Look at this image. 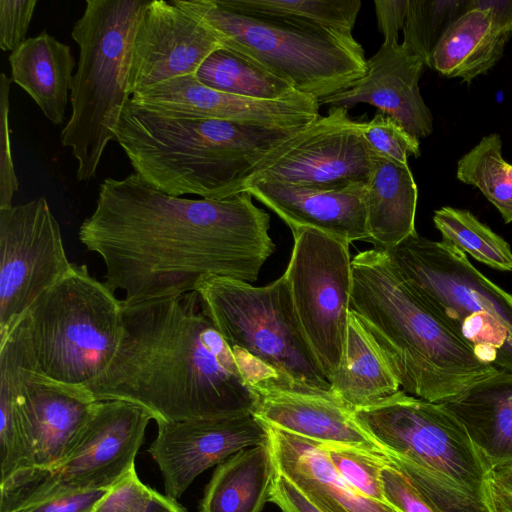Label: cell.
<instances>
[{"label": "cell", "instance_id": "cell-34", "mask_svg": "<svg viewBox=\"0 0 512 512\" xmlns=\"http://www.w3.org/2000/svg\"><path fill=\"white\" fill-rule=\"evenodd\" d=\"M468 6L469 0H409L402 43L428 66L436 45Z\"/></svg>", "mask_w": 512, "mask_h": 512}, {"label": "cell", "instance_id": "cell-39", "mask_svg": "<svg viewBox=\"0 0 512 512\" xmlns=\"http://www.w3.org/2000/svg\"><path fill=\"white\" fill-rule=\"evenodd\" d=\"M11 79L2 72L0 76V209L12 207L19 181L13 164L9 129V93Z\"/></svg>", "mask_w": 512, "mask_h": 512}, {"label": "cell", "instance_id": "cell-14", "mask_svg": "<svg viewBox=\"0 0 512 512\" xmlns=\"http://www.w3.org/2000/svg\"><path fill=\"white\" fill-rule=\"evenodd\" d=\"M377 156L362 134V122L352 120L346 108L331 107L327 115L265 155L248 174L243 192L263 182L311 187L367 184Z\"/></svg>", "mask_w": 512, "mask_h": 512}, {"label": "cell", "instance_id": "cell-18", "mask_svg": "<svg viewBox=\"0 0 512 512\" xmlns=\"http://www.w3.org/2000/svg\"><path fill=\"white\" fill-rule=\"evenodd\" d=\"M130 101L169 117L249 122L300 127L320 117L319 100L296 92L276 100L253 99L221 92L195 75L178 77L134 93Z\"/></svg>", "mask_w": 512, "mask_h": 512}, {"label": "cell", "instance_id": "cell-24", "mask_svg": "<svg viewBox=\"0 0 512 512\" xmlns=\"http://www.w3.org/2000/svg\"><path fill=\"white\" fill-rule=\"evenodd\" d=\"M11 80L54 125L64 121L76 62L70 46L46 31L27 38L9 56Z\"/></svg>", "mask_w": 512, "mask_h": 512}, {"label": "cell", "instance_id": "cell-17", "mask_svg": "<svg viewBox=\"0 0 512 512\" xmlns=\"http://www.w3.org/2000/svg\"><path fill=\"white\" fill-rule=\"evenodd\" d=\"M217 35L174 1H149L136 30L129 92L187 75L222 48Z\"/></svg>", "mask_w": 512, "mask_h": 512}, {"label": "cell", "instance_id": "cell-30", "mask_svg": "<svg viewBox=\"0 0 512 512\" xmlns=\"http://www.w3.org/2000/svg\"><path fill=\"white\" fill-rule=\"evenodd\" d=\"M456 177L478 188L506 224L512 222V164L503 158L498 133L484 136L458 160Z\"/></svg>", "mask_w": 512, "mask_h": 512}, {"label": "cell", "instance_id": "cell-8", "mask_svg": "<svg viewBox=\"0 0 512 512\" xmlns=\"http://www.w3.org/2000/svg\"><path fill=\"white\" fill-rule=\"evenodd\" d=\"M33 368L69 385L84 386L109 365L124 328V305L85 264L41 295L17 324Z\"/></svg>", "mask_w": 512, "mask_h": 512}, {"label": "cell", "instance_id": "cell-48", "mask_svg": "<svg viewBox=\"0 0 512 512\" xmlns=\"http://www.w3.org/2000/svg\"><path fill=\"white\" fill-rule=\"evenodd\" d=\"M167 512H187L178 502Z\"/></svg>", "mask_w": 512, "mask_h": 512}, {"label": "cell", "instance_id": "cell-21", "mask_svg": "<svg viewBox=\"0 0 512 512\" xmlns=\"http://www.w3.org/2000/svg\"><path fill=\"white\" fill-rule=\"evenodd\" d=\"M366 186L311 187L279 182L256 184L248 192L292 230L312 228L351 244L369 242Z\"/></svg>", "mask_w": 512, "mask_h": 512}, {"label": "cell", "instance_id": "cell-19", "mask_svg": "<svg viewBox=\"0 0 512 512\" xmlns=\"http://www.w3.org/2000/svg\"><path fill=\"white\" fill-rule=\"evenodd\" d=\"M254 415L269 427L319 443L382 449L354 420L353 409L330 390L310 389L273 376L251 384Z\"/></svg>", "mask_w": 512, "mask_h": 512}, {"label": "cell", "instance_id": "cell-42", "mask_svg": "<svg viewBox=\"0 0 512 512\" xmlns=\"http://www.w3.org/2000/svg\"><path fill=\"white\" fill-rule=\"evenodd\" d=\"M109 490H89L54 497L17 512H92Z\"/></svg>", "mask_w": 512, "mask_h": 512}, {"label": "cell", "instance_id": "cell-41", "mask_svg": "<svg viewBox=\"0 0 512 512\" xmlns=\"http://www.w3.org/2000/svg\"><path fill=\"white\" fill-rule=\"evenodd\" d=\"M37 0H0V48L14 51L26 39Z\"/></svg>", "mask_w": 512, "mask_h": 512}, {"label": "cell", "instance_id": "cell-40", "mask_svg": "<svg viewBox=\"0 0 512 512\" xmlns=\"http://www.w3.org/2000/svg\"><path fill=\"white\" fill-rule=\"evenodd\" d=\"M382 485L388 506L397 512H435L411 481L389 461L382 470Z\"/></svg>", "mask_w": 512, "mask_h": 512}, {"label": "cell", "instance_id": "cell-36", "mask_svg": "<svg viewBox=\"0 0 512 512\" xmlns=\"http://www.w3.org/2000/svg\"><path fill=\"white\" fill-rule=\"evenodd\" d=\"M339 475L359 494L387 505L382 485V470L388 459L383 449L321 443Z\"/></svg>", "mask_w": 512, "mask_h": 512}, {"label": "cell", "instance_id": "cell-12", "mask_svg": "<svg viewBox=\"0 0 512 512\" xmlns=\"http://www.w3.org/2000/svg\"><path fill=\"white\" fill-rule=\"evenodd\" d=\"M291 232L294 245L284 274L301 326L330 382L343 358L349 324L350 244L312 228Z\"/></svg>", "mask_w": 512, "mask_h": 512}, {"label": "cell", "instance_id": "cell-29", "mask_svg": "<svg viewBox=\"0 0 512 512\" xmlns=\"http://www.w3.org/2000/svg\"><path fill=\"white\" fill-rule=\"evenodd\" d=\"M195 76L215 90L253 99L276 100L298 92L254 60L224 47L213 52Z\"/></svg>", "mask_w": 512, "mask_h": 512}, {"label": "cell", "instance_id": "cell-28", "mask_svg": "<svg viewBox=\"0 0 512 512\" xmlns=\"http://www.w3.org/2000/svg\"><path fill=\"white\" fill-rule=\"evenodd\" d=\"M330 391L351 409L367 407L398 392L400 385L350 309L340 367Z\"/></svg>", "mask_w": 512, "mask_h": 512}, {"label": "cell", "instance_id": "cell-10", "mask_svg": "<svg viewBox=\"0 0 512 512\" xmlns=\"http://www.w3.org/2000/svg\"><path fill=\"white\" fill-rule=\"evenodd\" d=\"M152 416L121 400L96 401L68 454L49 469L19 471L0 484V512H17L50 498L107 489L135 468Z\"/></svg>", "mask_w": 512, "mask_h": 512}, {"label": "cell", "instance_id": "cell-47", "mask_svg": "<svg viewBox=\"0 0 512 512\" xmlns=\"http://www.w3.org/2000/svg\"><path fill=\"white\" fill-rule=\"evenodd\" d=\"M306 496V495H305ZM321 512H348L339 504L319 496H306Z\"/></svg>", "mask_w": 512, "mask_h": 512}, {"label": "cell", "instance_id": "cell-1", "mask_svg": "<svg viewBox=\"0 0 512 512\" xmlns=\"http://www.w3.org/2000/svg\"><path fill=\"white\" fill-rule=\"evenodd\" d=\"M270 216L248 192L190 199L155 189L138 174L108 177L79 240L105 266L124 306L180 296L206 276L257 280L274 253Z\"/></svg>", "mask_w": 512, "mask_h": 512}, {"label": "cell", "instance_id": "cell-43", "mask_svg": "<svg viewBox=\"0 0 512 512\" xmlns=\"http://www.w3.org/2000/svg\"><path fill=\"white\" fill-rule=\"evenodd\" d=\"M269 501L281 512H321L293 483L277 472Z\"/></svg>", "mask_w": 512, "mask_h": 512}, {"label": "cell", "instance_id": "cell-20", "mask_svg": "<svg viewBox=\"0 0 512 512\" xmlns=\"http://www.w3.org/2000/svg\"><path fill=\"white\" fill-rule=\"evenodd\" d=\"M423 60L403 43L382 44L367 59L365 75L351 88L319 100L347 110L359 103L375 106L417 139L433 131V116L419 89Z\"/></svg>", "mask_w": 512, "mask_h": 512}, {"label": "cell", "instance_id": "cell-7", "mask_svg": "<svg viewBox=\"0 0 512 512\" xmlns=\"http://www.w3.org/2000/svg\"><path fill=\"white\" fill-rule=\"evenodd\" d=\"M241 53L318 100L355 85L367 71L362 45L335 29L243 14L214 0H173Z\"/></svg>", "mask_w": 512, "mask_h": 512}, {"label": "cell", "instance_id": "cell-25", "mask_svg": "<svg viewBox=\"0 0 512 512\" xmlns=\"http://www.w3.org/2000/svg\"><path fill=\"white\" fill-rule=\"evenodd\" d=\"M418 189L408 164L378 155L366 186L369 242L390 249L414 235Z\"/></svg>", "mask_w": 512, "mask_h": 512}, {"label": "cell", "instance_id": "cell-35", "mask_svg": "<svg viewBox=\"0 0 512 512\" xmlns=\"http://www.w3.org/2000/svg\"><path fill=\"white\" fill-rule=\"evenodd\" d=\"M0 456L1 482L32 467L16 403L12 366L3 354H0Z\"/></svg>", "mask_w": 512, "mask_h": 512}, {"label": "cell", "instance_id": "cell-32", "mask_svg": "<svg viewBox=\"0 0 512 512\" xmlns=\"http://www.w3.org/2000/svg\"><path fill=\"white\" fill-rule=\"evenodd\" d=\"M433 222L448 243L499 271H512L509 244L470 211L449 206L434 211Z\"/></svg>", "mask_w": 512, "mask_h": 512}, {"label": "cell", "instance_id": "cell-6", "mask_svg": "<svg viewBox=\"0 0 512 512\" xmlns=\"http://www.w3.org/2000/svg\"><path fill=\"white\" fill-rule=\"evenodd\" d=\"M194 291L201 311L234 351L250 385L273 376L310 389L330 390L299 321L285 274L260 287L206 276Z\"/></svg>", "mask_w": 512, "mask_h": 512}, {"label": "cell", "instance_id": "cell-44", "mask_svg": "<svg viewBox=\"0 0 512 512\" xmlns=\"http://www.w3.org/2000/svg\"><path fill=\"white\" fill-rule=\"evenodd\" d=\"M409 0H375V13L383 44L398 43V33L403 29Z\"/></svg>", "mask_w": 512, "mask_h": 512}, {"label": "cell", "instance_id": "cell-16", "mask_svg": "<svg viewBox=\"0 0 512 512\" xmlns=\"http://www.w3.org/2000/svg\"><path fill=\"white\" fill-rule=\"evenodd\" d=\"M157 427L148 452L162 474L165 495L175 500L208 468L270 438L268 426L253 414L161 422Z\"/></svg>", "mask_w": 512, "mask_h": 512}, {"label": "cell", "instance_id": "cell-11", "mask_svg": "<svg viewBox=\"0 0 512 512\" xmlns=\"http://www.w3.org/2000/svg\"><path fill=\"white\" fill-rule=\"evenodd\" d=\"M353 418L384 451L442 473L472 491H491L492 468L464 425L440 403L399 390L353 410Z\"/></svg>", "mask_w": 512, "mask_h": 512}, {"label": "cell", "instance_id": "cell-46", "mask_svg": "<svg viewBox=\"0 0 512 512\" xmlns=\"http://www.w3.org/2000/svg\"><path fill=\"white\" fill-rule=\"evenodd\" d=\"M470 8L486 10L494 24L506 35L512 36V0H469Z\"/></svg>", "mask_w": 512, "mask_h": 512}, {"label": "cell", "instance_id": "cell-3", "mask_svg": "<svg viewBox=\"0 0 512 512\" xmlns=\"http://www.w3.org/2000/svg\"><path fill=\"white\" fill-rule=\"evenodd\" d=\"M352 276L350 309L404 392L441 403L498 370L476 355L384 250L357 254Z\"/></svg>", "mask_w": 512, "mask_h": 512}, {"label": "cell", "instance_id": "cell-38", "mask_svg": "<svg viewBox=\"0 0 512 512\" xmlns=\"http://www.w3.org/2000/svg\"><path fill=\"white\" fill-rule=\"evenodd\" d=\"M362 134L375 153L402 164H408L409 156L421 154L419 139L380 111L370 121L362 122Z\"/></svg>", "mask_w": 512, "mask_h": 512}, {"label": "cell", "instance_id": "cell-27", "mask_svg": "<svg viewBox=\"0 0 512 512\" xmlns=\"http://www.w3.org/2000/svg\"><path fill=\"white\" fill-rule=\"evenodd\" d=\"M510 38L486 10L470 8L446 30L428 67L445 77L471 83L498 63Z\"/></svg>", "mask_w": 512, "mask_h": 512}, {"label": "cell", "instance_id": "cell-37", "mask_svg": "<svg viewBox=\"0 0 512 512\" xmlns=\"http://www.w3.org/2000/svg\"><path fill=\"white\" fill-rule=\"evenodd\" d=\"M176 503L145 485L134 468L110 488L92 512H167Z\"/></svg>", "mask_w": 512, "mask_h": 512}, {"label": "cell", "instance_id": "cell-15", "mask_svg": "<svg viewBox=\"0 0 512 512\" xmlns=\"http://www.w3.org/2000/svg\"><path fill=\"white\" fill-rule=\"evenodd\" d=\"M10 361L32 467L56 466L73 447L96 401L82 386L52 380L32 365L18 326L0 343Z\"/></svg>", "mask_w": 512, "mask_h": 512}, {"label": "cell", "instance_id": "cell-33", "mask_svg": "<svg viewBox=\"0 0 512 512\" xmlns=\"http://www.w3.org/2000/svg\"><path fill=\"white\" fill-rule=\"evenodd\" d=\"M384 453L388 461L411 481L435 512H497L492 491H472L442 473L404 457L386 451Z\"/></svg>", "mask_w": 512, "mask_h": 512}, {"label": "cell", "instance_id": "cell-4", "mask_svg": "<svg viewBox=\"0 0 512 512\" xmlns=\"http://www.w3.org/2000/svg\"><path fill=\"white\" fill-rule=\"evenodd\" d=\"M303 127L169 117L129 100L116 141L135 173L155 189L221 200L242 193L255 165Z\"/></svg>", "mask_w": 512, "mask_h": 512}, {"label": "cell", "instance_id": "cell-5", "mask_svg": "<svg viewBox=\"0 0 512 512\" xmlns=\"http://www.w3.org/2000/svg\"><path fill=\"white\" fill-rule=\"evenodd\" d=\"M145 0H86L71 37L79 48L73 76L71 116L61 131L77 161L78 181L95 177L107 144L131 98L129 74L134 36Z\"/></svg>", "mask_w": 512, "mask_h": 512}, {"label": "cell", "instance_id": "cell-31", "mask_svg": "<svg viewBox=\"0 0 512 512\" xmlns=\"http://www.w3.org/2000/svg\"><path fill=\"white\" fill-rule=\"evenodd\" d=\"M243 14L281 18L351 33L360 0H214Z\"/></svg>", "mask_w": 512, "mask_h": 512}, {"label": "cell", "instance_id": "cell-26", "mask_svg": "<svg viewBox=\"0 0 512 512\" xmlns=\"http://www.w3.org/2000/svg\"><path fill=\"white\" fill-rule=\"evenodd\" d=\"M276 474L270 438L242 449L217 465L200 512H262Z\"/></svg>", "mask_w": 512, "mask_h": 512}, {"label": "cell", "instance_id": "cell-13", "mask_svg": "<svg viewBox=\"0 0 512 512\" xmlns=\"http://www.w3.org/2000/svg\"><path fill=\"white\" fill-rule=\"evenodd\" d=\"M72 264L44 197L0 209V342Z\"/></svg>", "mask_w": 512, "mask_h": 512}, {"label": "cell", "instance_id": "cell-23", "mask_svg": "<svg viewBox=\"0 0 512 512\" xmlns=\"http://www.w3.org/2000/svg\"><path fill=\"white\" fill-rule=\"evenodd\" d=\"M268 428L277 472L304 495L328 499L348 512H397L354 490L336 471L321 443Z\"/></svg>", "mask_w": 512, "mask_h": 512}, {"label": "cell", "instance_id": "cell-45", "mask_svg": "<svg viewBox=\"0 0 512 512\" xmlns=\"http://www.w3.org/2000/svg\"><path fill=\"white\" fill-rule=\"evenodd\" d=\"M490 485L497 512H512V463L493 468Z\"/></svg>", "mask_w": 512, "mask_h": 512}, {"label": "cell", "instance_id": "cell-22", "mask_svg": "<svg viewBox=\"0 0 512 512\" xmlns=\"http://www.w3.org/2000/svg\"><path fill=\"white\" fill-rule=\"evenodd\" d=\"M440 404L464 425L492 469L512 463V371L497 370Z\"/></svg>", "mask_w": 512, "mask_h": 512}, {"label": "cell", "instance_id": "cell-2", "mask_svg": "<svg viewBox=\"0 0 512 512\" xmlns=\"http://www.w3.org/2000/svg\"><path fill=\"white\" fill-rule=\"evenodd\" d=\"M82 387L94 401L138 405L156 423L254 415L259 404L234 351L201 311L196 291L124 306L117 351Z\"/></svg>", "mask_w": 512, "mask_h": 512}, {"label": "cell", "instance_id": "cell-9", "mask_svg": "<svg viewBox=\"0 0 512 512\" xmlns=\"http://www.w3.org/2000/svg\"><path fill=\"white\" fill-rule=\"evenodd\" d=\"M384 252L484 363L512 371V294L443 241L415 233Z\"/></svg>", "mask_w": 512, "mask_h": 512}]
</instances>
